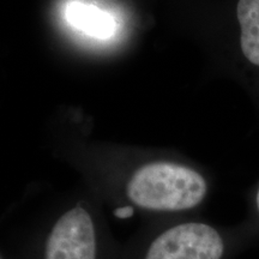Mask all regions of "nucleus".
Masks as SVG:
<instances>
[{"label": "nucleus", "mask_w": 259, "mask_h": 259, "mask_svg": "<svg viewBox=\"0 0 259 259\" xmlns=\"http://www.w3.org/2000/svg\"><path fill=\"white\" fill-rule=\"evenodd\" d=\"M258 236L250 227L225 229L199 220L149 226L121 244L118 259H229Z\"/></svg>", "instance_id": "f257e3e1"}, {"label": "nucleus", "mask_w": 259, "mask_h": 259, "mask_svg": "<svg viewBox=\"0 0 259 259\" xmlns=\"http://www.w3.org/2000/svg\"><path fill=\"white\" fill-rule=\"evenodd\" d=\"M236 19L240 28L239 46L242 57L259 69V0H239Z\"/></svg>", "instance_id": "7ed1b4c3"}, {"label": "nucleus", "mask_w": 259, "mask_h": 259, "mask_svg": "<svg viewBox=\"0 0 259 259\" xmlns=\"http://www.w3.org/2000/svg\"><path fill=\"white\" fill-rule=\"evenodd\" d=\"M66 19L73 27L95 37H109L114 31L111 16L95 6L73 2L66 8Z\"/></svg>", "instance_id": "20e7f679"}, {"label": "nucleus", "mask_w": 259, "mask_h": 259, "mask_svg": "<svg viewBox=\"0 0 259 259\" xmlns=\"http://www.w3.org/2000/svg\"><path fill=\"white\" fill-rule=\"evenodd\" d=\"M253 225L248 226L255 235H259V183L253 196ZM259 238V236H258Z\"/></svg>", "instance_id": "39448f33"}, {"label": "nucleus", "mask_w": 259, "mask_h": 259, "mask_svg": "<svg viewBox=\"0 0 259 259\" xmlns=\"http://www.w3.org/2000/svg\"><path fill=\"white\" fill-rule=\"evenodd\" d=\"M121 244L83 202L74 203L48 225L17 236L9 259H118Z\"/></svg>", "instance_id": "f03ea898"}, {"label": "nucleus", "mask_w": 259, "mask_h": 259, "mask_svg": "<svg viewBox=\"0 0 259 259\" xmlns=\"http://www.w3.org/2000/svg\"><path fill=\"white\" fill-rule=\"evenodd\" d=\"M2 259H9L8 255H6L3 251H2Z\"/></svg>", "instance_id": "423d86ee"}]
</instances>
